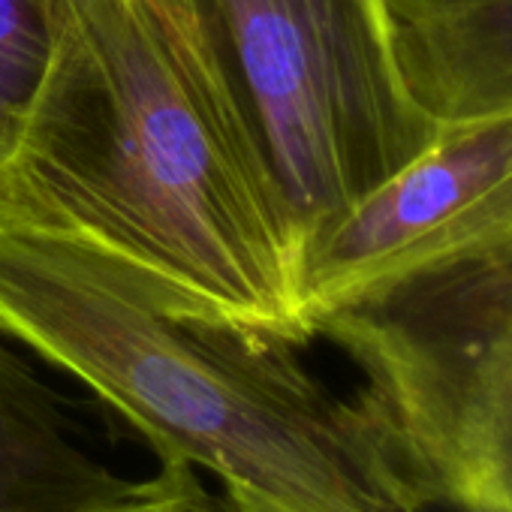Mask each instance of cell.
<instances>
[{
    "label": "cell",
    "instance_id": "1",
    "mask_svg": "<svg viewBox=\"0 0 512 512\" xmlns=\"http://www.w3.org/2000/svg\"><path fill=\"white\" fill-rule=\"evenodd\" d=\"M0 217L148 269L193 305L305 344L296 260L184 0H55Z\"/></svg>",
    "mask_w": 512,
    "mask_h": 512
},
{
    "label": "cell",
    "instance_id": "2",
    "mask_svg": "<svg viewBox=\"0 0 512 512\" xmlns=\"http://www.w3.org/2000/svg\"><path fill=\"white\" fill-rule=\"evenodd\" d=\"M0 332L226 488L296 512H431L359 392L79 235L0 217Z\"/></svg>",
    "mask_w": 512,
    "mask_h": 512
},
{
    "label": "cell",
    "instance_id": "3",
    "mask_svg": "<svg viewBox=\"0 0 512 512\" xmlns=\"http://www.w3.org/2000/svg\"><path fill=\"white\" fill-rule=\"evenodd\" d=\"M184 4L293 260L437 136L404 79L386 0Z\"/></svg>",
    "mask_w": 512,
    "mask_h": 512
},
{
    "label": "cell",
    "instance_id": "4",
    "mask_svg": "<svg viewBox=\"0 0 512 512\" xmlns=\"http://www.w3.org/2000/svg\"><path fill=\"white\" fill-rule=\"evenodd\" d=\"M317 335L362 371L428 509L512 512V247L368 287Z\"/></svg>",
    "mask_w": 512,
    "mask_h": 512
},
{
    "label": "cell",
    "instance_id": "5",
    "mask_svg": "<svg viewBox=\"0 0 512 512\" xmlns=\"http://www.w3.org/2000/svg\"><path fill=\"white\" fill-rule=\"evenodd\" d=\"M512 247V106L440 124L431 145L296 253L308 338L356 293Z\"/></svg>",
    "mask_w": 512,
    "mask_h": 512
},
{
    "label": "cell",
    "instance_id": "6",
    "mask_svg": "<svg viewBox=\"0 0 512 512\" xmlns=\"http://www.w3.org/2000/svg\"><path fill=\"white\" fill-rule=\"evenodd\" d=\"M136 485L88 449L61 398L0 341V512H91Z\"/></svg>",
    "mask_w": 512,
    "mask_h": 512
},
{
    "label": "cell",
    "instance_id": "7",
    "mask_svg": "<svg viewBox=\"0 0 512 512\" xmlns=\"http://www.w3.org/2000/svg\"><path fill=\"white\" fill-rule=\"evenodd\" d=\"M395 52L440 124L512 106V0H386Z\"/></svg>",
    "mask_w": 512,
    "mask_h": 512
},
{
    "label": "cell",
    "instance_id": "8",
    "mask_svg": "<svg viewBox=\"0 0 512 512\" xmlns=\"http://www.w3.org/2000/svg\"><path fill=\"white\" fill-rule=\"evenodd\" d=\"M55 0H0V169L13 157L55 52Z\"/></svg>",
    "mask_w": 512,
    "mask_h": 512
},
{
    "label": "cell",
    "instance_id": "9",
    "mask_svg": "<svg viewBox=\"0 0 512 512\" xmlns=\"http://www.w3.org/2000/svg\"><path fill=\"white\" fill-rule=\"evenodd\" d=\"M91 512H217L196 467L181 458H160V473L139 479V485L100 509Z\"/></svg>",
    "mask_w": 512,
    "mask_h": 512
},
{
    "label": "cell",
    "instance_id": "10",
    "mask_svg": "<svg viewBox=\"0 0 512 512\" xmlns=\"http://www.w3.org/2000/svg\"><path fill=\"white\" fill-rule=\"evenodd\" d=\"M229 494V512H296L290 506H281L269 497L250 494V491H238V488H226Z\"/></svg>",
    "mask_w": 512,
    "mask_h": 512
}]
</instances>
